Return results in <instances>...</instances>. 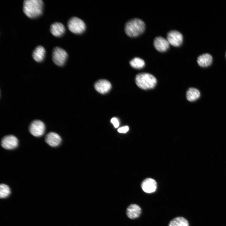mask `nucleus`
I'll return each mask as SVG.
<instances>
[{
	"mask_svg": "<svg viewBox=\"0 0 226 226\" xmlns=\"http://www.w3.org/2000/svg\"><path fill=\"white\" fill-rule=\"evenodd\" d=\"M200 96V93L197 89L191 88L186 92L187 99L190 101H193L198 99Z\"/></svg>",
	"mask_w": 226,
	"mask_h": 226,
	"instance_id": "obj_17",
	"label": "nucleus"
},
{
	"mask_svg": "<svg viewBox=\"0 0 226 226\" xmlns=\"http://www.w3.org/2000/svg\"><path fill=\"white\" fill-rule=\"evenodd\" d=\"M168 226H189L187 220L183 217L175 218L170 222Z\"/></svg>",
	"mask_w": 226,
	"mask_h": 226,
	"instance_id": "obj_18",
	"label": "nucleus"
},
{
	"mask_svg": "<svg viewBox=\"0 0 226 226\" xmlns=\"http://www.w3.org/2000/svg\"><path fill=\"white\" fill-rule=\"evenodd\" d=\"M169 42L164 37L158 36L155 38L153 41V45L155 49L160 52H164L169 48Z\"/></svg>",
	"mask_w": 226,
	"mask_h": 226,
	"instance_id": "obj_9",
	"label": "nucleus"
},
{
	"mask_svg": "<svg viewBox=\"0 0 226 226\" xmlns=\"http://www.w3.org/2000/svg\"><path fill=\"white\" fill-rule=\"evenodd\" d=\"M212 61V56L208 53H206L198 57L197 61L200 67H206L210 65Z\"/></svg>",
	"mask_w": 226,
	"mask_h": 226,
	"instance_id": "obj_16",
	"label": "nucleus"
},
{
	"mask_svg": "<svg viewBox=\"0 0 226 226\" xmlns=\"http://www.w3.org/2000/svg\"><path fill=\"white\" fill-rule=\"evenodd\" d=\"M44 3L41 0H27L23 2V11L30 19L37 18L43 13Z\"/></svg>",
	"mask_w": 226,
	"mask_h": 226,
	"instance_id": "obj_1",
	"label": "nucleus"
},
{
	"mask_svg": "<svg viewBox=\"0 0 226 226\" xmlns=\"http://www.w3.org/2000/svg\"><path fill=\"white\" fill-rule=\"evenodd\" d=\"M111 122L115 128H117L119 125V122L118 119L116 117H113L111 120Z\"/></svg>",
	"mask_w": 226,
	"mask_h": 226,
	"instance_id": "obj_21",
	"label": "nucleus"
},
{
	"mask_svg": "<svg viewBox=\"0 0 226 226\" xmlns=\"http://www.w3.org/2000/svg\"><path fill=\"white\" fill-rule=\"evenodd\" d=\"M50 31L51 34L56 37H59L65 33V29L64 25L61 23L56 22L52 24Z\"/></svg>",
	"mask_w": 226,
	"mask_h": 226,
	"instance_id": "obj_13",
	"label": "nucleus"
},
{
	"mask_svg": "<svg viewBox=\"0 0 226 226\" xmlns=\"http://www.w3.org/2000/svg\"><path fill=\"white\" fill-rule=\"evenodd\" d=\"M68 56L67 52L63 49L56 47L53 50L52 54V60L56 65L61 66L65 63Z\"/></svg>",
	"mask_w": 226,
	"mask_h": 226,
	"instance_id": "obj_5",
	"label": "nucleus"
},
{
	"mask_svg": "<svg viewBox=\"0 0 226 226\" xmlns=\"http://www.w3.org/2000/svg\"><path fill=\"white\" fill-rule=\"evenodd\" d=\"M10 194L9 187L6 184H1L0 185V197L5 198L8 196Z\"/></svg>",
	"mask_w": 226,
	"mask_h": 226,
	"instance_id": "obj_20",
	"label": "nucleus"
},
{
	"mask_svg": "<svg viewBox=\"0 0 226 226\" xmlns=\"http://www.w3.org/2000/svg\"><path fill=\"white\" fill-rule=\"evenodd\" d=\"M96 90L99 93L104 94L107 93L111 89L110 83L105 79H101L96 82L94 84Z\"/></svg>",
	"mask_w": 226,
	"mask_h": 226,
	"instance_id": "obj_11",
	"label": "nucleus"
},
{
	"mask_svg": "<svg viewBox=\"0 0 226 226\" xmlns=\"http://www.w3.org/2000/svg\"><path fill=\"white\" fill-rule=\"evenodd\" d=\"M45 141L50 146L56 147L60 144L62 139L60 136L57 133L50 132L46 135Z\"/></svg>",
	"mask_w": 226,
	"mask_h": 226,
	"instance_id": "obj_10",
	"label": "nucleus"
},
{
	"mask_svg": "<svg viewBox=\"0 0 226 226\" xmlns=\"http://www.w3.org/2000/svg\"><path fill=\"white\" fill-rule=\"evenodd\" d=\"M129 130V127L127 126H124L119 128L118 132L120 133H125Z\"/></svg>",
	"mask_w": 226,
	"mask_h": 226,
	"instance_id": "obj_22",
	"label": "nucleus"
},
{
	"mask_svg": "<svg viewBox=\"0 0 226 226\" xmlns=\"http://www.w3.org/2000/svg\"><path fill=\"white\" fill-rule=\"evenodd\" d=\"M167 39L169 43L175 46H179L182 43L183 37L181 34L176 30L170 31L167 35Z\"/></svg>",
	"mask_w": 226,
	"mask_h": 226,
	"instance_id": "obj_7",
	"label": "nucleus"
},
{
	"mask_svg": "<svg viewBox=\"0 0 226 226\" xmlns=\"http://www.w3.org/2000/svg\"><path fill=\"white\" fill-rule=\"evenodd\" d=\"M145 25L144 22L138 18H134L127 21L125 26L126 34L130 37H136L142 34L144 31Z\"/></svg>",
	"mask_w": 226,
	"mask_h": 226,
	"instance_id": "obj_2",
	"label": "nucleus"
},
{
	"mask_svg": "<svg viewBox=\"0 0 226 226\" xmlns=\"http://www.w3.org/2000/svg\"><path fill=\"white\" fill-rule=\"evenodd\" d=\"M67 25L69 30L75 34H81L86 29V25L84 22L77 17H73L70 19Z\"/></svg>",
	"mask_w": 226,
	"mask_h": 226,
	"instance_id": "obj_4",
	"label": "nucleus"
},
{
	"mask_svg": "<svg viewBox=\"0 0 226 226\" xmlns=\"http://www.w3.org/2000/svg\"><path fill=\"white\" fill-rule=\"evenodd\" d=\"M130 65L133 68L136 69L143 68L145 65V62L142 59L136 57L130 62Z\"/></svg>",
	"mask_w": 226,
	"mask_h": 226,
	"instance_id": "obj_19",
	"label": "nucleus"
},
{
	"mask_svg": "<svg viewBox=\"0 0 226 226\" xmlns=\"http://www.w3.org/2000/svg\"><path fill=\"white\" fill-rule=\"evenodd\" d=\"M135 82L137 86L143 89L153 88L157 83L156 78L148 73H141L137 74L135 77Z\"/></svg>",
	"mask_w": 226,
	"mask_h": 226,
	"instance_id": "obj_3",
	"label": "nucleus"
},
{
	"mask_svg": "<svg viewBox=\"0 0 226 226\" xmlns=\"http://www.w3.org/2000/svg\"><path fill=\"white\" fill-rule=\"evenodd\" d=\"M157 185L154 180L147 178L144 180L141 184V187L144 191L147 193L154 192L157 188Z\"/></svg>",
	"mask_w": 226,
	"mask_h": 226,
	"instance_id": "obj_12",
	"label": "nucleus"
},
{
	"mask_svg": "<svg viewBox=\"0 0 226 226\" xmlns=\"http://www.w3.org/2000/svg\"><path fill=\"white\" fill-rule=\"evenodd\" d=\"M141 212V208L138 205L133 204L129 205L126 209V214L130 218L133 219L138 217Z\"/></svg>",
	"mask_w": 226,
	"mask_h": 226,
	"instance_id": "obj_14",
	"label": "nucleus"
},
{
	"mask_svg": "<svg viewBox=\"0 0 226 226\" xmlns=\"http://www.w3.org/2000/svg\"><path fill=\"white\" fill-rule=\"evenodd\" d=\"M2 146L8 150H11L17 148L18 145V140L15 136L10 135L4 137L1 141Z\"/></svg>",
	"mask_w": 226,
	"mask_h": 226,
	"instance_id": "obj_8",
	"label": "nucleus"
},
{
	"mask_svg": "<svg viewBox=\"0 0 226 226\" xmlns=\"http://www.w3.org/2000/svg\"><path fill=\"white\" fill-rule=\"evenodd\" d=\"M46 51L44 48L41 46H39L34 50L32 56L33 59L36 62H40L43 60Z\"/></svg>",
	"mask_w": 226,
	"mask_h": 226,
	"instance_id": "obj_15",
	"label": "nucleus"
},
{
	"mask_svg": "<svg viewBox=\"0 0 226 226\" xmlns=\"http://www.w3.org/2000/svg\"><path fill=\"white\" fill-rule=\"evenodd\" d=\"M225 56H226V55H225Z\"/></svg>",
	"mask_w": 226,
	"mask_h": 226,
	"instance_id": "obj_23",
	"label": "nucleus"
},
{
	"mask_svg": "<svg viewBox=\"0 0 226 226\" xmlns=\"http://www.w3.org/2000/svg\"><path fill=\"white\" fill-rule=\"evenodd\" d=\"M45 126L44 123L39 120L33 121L29 126V131L33 136L38 137L42 136L44 133Z\"/></svg>",
	"mask_w": 226,
	"mask_h": 226,
	"instance_id": "obj_6",
	"label": "nucleus"
}]
</instances>
